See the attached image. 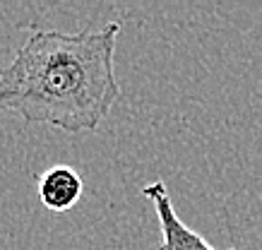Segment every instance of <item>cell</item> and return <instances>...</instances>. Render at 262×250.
Returning <instances> with one entry per match:
<instances>
[{
  "instance_id": "cell-1",
  "label": "cell",
  "mask_w": 262,
  "mask_h": 250,
  "mask_svg": "<svg viewBox=\"0 0 262 250\" xmlns=\"http://www.w3.org/2000/svg\"><path fill=\"white\" fill-rule=\"evenodd\" d=\"M120 22L80 32L32 29L0 67V111L63 132H96L120 97L116 41Z\"/></svg>"
},
{
  "instance_id": "cell-2",
  "label": "cell",
  "mask_w": 262,
  "mask_h": 250,
  "mask_svg": "<svg viewBox=\"0 0 262 250\" xmlns=\"http://www.w3.org/2000/svg\"><path fill=\"white\" fill-rule=\"evenodd\" d=\"M142 195L151 202L157 221H159V231H161L159 250H216L214 245H209L198 231H192L190 226L178 217L164 180H154L149 186H144ZM226 250H236V248H226Z\"/></svg>"
},
{
  "instance_id": "cell-3",
  "label": "cell",
  "mask_w": 262,
  "mask_h": 250,
  "mask_svg": "<svg viewBox=\"0 0 262 250\" xmlns=\"http://www.w3.org/2000/svg\"><path fill=\"white\" fill-rule=\"evenodd\" d=\"M41 204L51 212H70L84 193V180L72 166H51L36 183Z\"/></svg>"
}]
</instances>
